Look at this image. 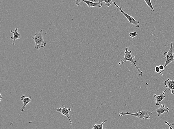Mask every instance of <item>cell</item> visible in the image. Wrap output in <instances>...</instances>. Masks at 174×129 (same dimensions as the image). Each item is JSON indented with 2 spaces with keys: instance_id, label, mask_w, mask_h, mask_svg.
I'll use <instances>...</instances> for the list:
<instances>
[{
  "instance_id": "obj_19",
  "label": "cell",
  "mask_w": 174,
  "mask_h": 129,
  "mask_svg": "<svg viewBox=\"0 0 174 129\" xmlns=\"http://www.w3.org/2000/svg\"><path fill=\"white\" fill-rule=\"evenodd\" d=\"M82 1H75V4L76 5H77V6L78 7H80V6L79 3L81 2H82Z\"/></svg>"
},
{
  "instance_id": "obj_16",
  "label": "cell",
  "mask_w": 174,
  "mask_h": 129,
  "mask_svg": "<svg viewBox=\"0 0 174 129\" xmlns=\"http://www.w3.org/2000/svg\"><path fill=\"white\" fill-rule=\"evenodd\" d=\"M137 36V32H130L129 34V36L133 39H134V38Z\"/></svg>"
},
{
  "instance_id": "obj_9",
  "label": "cell",
  "mask_w": 174,
  "mask_h": 129,
  "mask_svg": "<svg viewBox=\"0 0 174 129\" xmlns=\"http://www.w3.org/2000/svg\"><path fill=\"white\" fill-rule=\"evenodd\" d=\"M31 97H26L25 95H23L21 97V100L23 101V106L21 109V111H24L25 109L26 106L31 101Z\"/></svg>"
},
{
  "instance_id": "obj_6",
  "label": "cell",
  "mask_w": 174,
  "mask_h": 129,
  "mask_svg": "<svg viewBox=\"0 0 174 129\" xmlns=\"http://www.w3.org/2000/svg\"><path fill=\"white\" fill-rule=\"evenodd\" d=\"M62 108H59L57 109V111L59 112L62 115H64L67 117L70 121L71 125H72L70 118V113L71 112V109L70 108H65L64 104L62 105Z\"/></svg>"
},
{
  "instance_id": "obj_20",
  "label": "cell",
  "mask_w": 174,
  "mask_h": 129,
  "mask_svg": "<svg viewBox=\"0 0 174 129\" xmlns=\"http://www.w3.org/2000/svg\"><path fill=\"white\" fill-rule=\"evenodd\" d=\"M165 124H166L168 125L169 127V129H173L171 127V125L169 124V123L168 122L166 121H165Z\"/></svg>"
},
{
  "instance_id": "obj_21",
  "label": "cell",
  "mask_w": 174,
  "mask_h": 129,
  "mask_svg": "<svg viewBox=\"0 0 174 129\" xmlns=\"http://www.w3.org/2000/svg\"><path fill=\"white\" fill-rule=\"evenodd\" d=\"M0 96H1V97H0V99H1H1H2V95H1V94H0Z\"/></svg>"
},
{
  "instance_id": "obj_7",
  "label": "cell",
  "mask_w": 174,
  "mask_h": 129,
  "mask_svg": "<svg viewBox=\"0 0 174 129\" xmlns=\"http://www.w3.org/2000/svg\"><path fill=\"white\" fill-rule=\"evenodd\" d=\"M166 88H168V90L171 91V94L174 95V79H168L164 82Z\"/></svg>"
},
{
  "instance_id": "obj_12",
  "label": "cell",
  "mask_w": 174,
  "mask_h": 129,
  "mask_svg": "<svg viewBox=\"0 0 174 129\" xmlns=\"http://www.w3.org/2000/svg\"><path fill=\"white\" fill-rule=\"evenodd\" d=\"M169 109L168 108H165L164 104H162L160 107L158 108L156 110V112L158 117H160L162 114H164L165 112H169Z\"/></svg>"
},
{
  "instance_id": "obj_2",
  "label": "cell",
  "mask_w": 174,
  "mask_h": 129,
  "mask_svg": "<svg viewBox=\"0 0 174 129\" xmlns=\"http://www.w3.org/2000/svg\"><path fill=\"white\" fill-rule=\"evenodd\" d=\"M35 43V49L39 50L40 48L44 47L47 45L44 41L43 36V30H41L39 32H35V36L32 37Z\"/></svg>"
},
{
  "instance_id": "obj_15",
  "label": "cell",
  "mask_w": 174,
  "mask_h": 129,
  "mask_svg": "<svg viewBox=\"0 0 174 129\" xmlns=\"http://www.w3.org/2000/svg\"><path fill=\"white\" fill-rule=\"evenodd\" d=\"M102 2L105 3L106 5L108 7H109L110 5H112L114 1L112 0H105V1H102Z\"/></svg>"
},
{
  "instance_id": "obj_13",
  "label": "cell",
  "mask_w": 174,
  "mask_h": 129,
  "mask_svg": "<svg viewBox=\"0 0 174 129\" xmlns=\"http://www.w3.org/2000/svg\"><path fill=\"white\" fill-rule=\"evenodd\" d=\"M107 121L105 120L104 122H101V124H96L92 126L93 128L92 129H104L103 128V125Z\"/></svg>"
},
{
  "instance_id": "obj_8",
  "label": "cell",
  "mask_w": 174,
  "mask_h": 129,
  "mask_svg": "<svg viewBox=\"0 0 174 129\" xmlns=\"http://www.w3.org/2000/svg\"><path fill=\"white\" fill-rule=\"evenodd\" d=\"M82 1L84 2L89 8L94 7H97L99 8H101L102 6L103 2L101 0H99V2L98 3H95L92 2L91 1H85V0H82Z\"/></svg>"
},
{
  "instance_id": "obj_14",
  "label": "cell",
  "mask_w": 174,
  "mask_h": 129,
  "mask_svg": "<svg viewBox=\"0 0 174 129\" xmlns=\"http://www.w3.org/2000/svg\"><path fill=\"white\" fill-rule=\"evenodd\" d=\"M145 2L147 5V6L150 8V9H151V10L150 11H153L154 12V8L153 7L152 5L151 1H150V0H145Z\"/></svg>"
},
{
  "instance_id": "obj_3",
  "label": "cell",
  "mask_w": 174,
  "mask_h": 129,
  "mask_svg": "<svg viewBox=\"0 0 174 129\" xmlns=\"http://www.w3.org/2000/svg\"><path fill=\"white\" fill-rule=\"evenodd\" d=\"M152 114V113L151 112L147 110H143L140 111L139 110L138 113H129V112L123 113V112H122L120 113L119 116H123L125 115H132L137 117L140 119L143 120L145 119H150V117L149 115Z\"/></svg>"
},
{
  "instance_id": "obj_10",
  "label": "cell",
  "mask_w": 174,
  "mask_h": 129,
  "mask_svg": "<svg viewBox=\"0 0 174 129\" xmlns=\"http://www.w3.org/2000/svg\"><path fill=\"white\" fill-rule=\"evenodd\" d=\"M166 91V90H165L163 91V93L159 96L156 95V94L154 95V97L155 98L156 105L157 106H159L161 102L163 101L165 98L164 94L165 93Z\"/></svg>"
},
{
  "instance_id": "obj_11",
  "label": "cell",
  "mask_w": 174,
  "mask_h": 129,
  "mask_svg": "<svg viewBox=\"0 0 174 129\" xmlns=\"http://www.w3.org/2000/svg\"><path fill=\"white\" fill-rule=\"evenodd\" d=\"M10 32L13 34V36H12L10 38L13 40L12 44V45H15L16 40L20 38V34L18 32V28H17L15 29L14 32L12 30L10 31Z\"/></svg>"
},
{
  "instance_id": "obj_17",
  "label": "cell",
  "mask_w": 174,
  "mask_h": 129,
  "mask_svg": "<svg viewBox=\"0 0 174 129\" xmlns=\"http://www.w3.org/2000/svg\"><path fill=\"white\" fill-rule=\"evenodd\" d=\"M160 69V72L159 74L160 75H162V72H163V71H164V66H163V65H160L159 66Z\"/></svg>"
},
{
  "instance_id": "obj_5",
  "label": "cell",
  "mask_w": 174,
  "mask_h": 129,
  "mask_svg": "<svg viewBox=\"0 0 174 129\" xmlns=\"http://www.w3.org/2000/svg\"><path fill=\"white\" fill-rule=\"evenodd\" d=\"M113 3L114 4L115 6H116V7L119 9V10H120V12L122 13L123 14V15L126 17L127 19L129 21V23H130L131 24H133V25L136 26V27L137 28H139V21L135 20V19L133 17L130 16V15H128V14H126V13L124 12L123 11V10L122 8L118 6L116 2H114Z\"/></svg>"
},
{
  "instance_id": "obj_22",
  "label": "cell",
  "mask_w": 174,
  "mask_h": 129,
  "mask_svg": "<svg viewBox=\"0 0 174 129\" xmlns=\"http://www.w3.org/2000/svg\"><path fill=\"white\" fill-rule=\"evenodd\" d=\"M171 126H174V124H171Z\"/></svg>"
},
{
  "instance_id": "obj_18",
  "label": "cell",
  "mask_w": 174,
  "mask_h": 129,
  "mask_svg": "<svg viewBox=\"0 0 174 129\" xmlns=\"http://www.w3.org/2000/svg\"><path fill=\"white\" fill-rule=\"evenodd\" d=\"M155 71L157 73H160V69L159 66H156L155 68Z\"/></svg>"
},
{
  "instance_id": "obj_1",
  "label": "cell",
  "mask_w": 174,
  "mask_h": 129,
  "mask_svg": "<svg viewBox=\"0 0 174 129\" xmlns=\"http://www.w3.org/2000/svg\"><path fill=\"white\" fill-rule=\"evenodd\" d=\"M129 49V48L126 47L125 48V55H124V58L123 59L121 60L120 62H119V65L121 64H123L125 62H126L127 61L130 62L131 63L133 64L135 66L136 68L137 69L138 71L139 72V73L138 74V75H140V76H142V72L140 69V68L139 67H137L136 64V60H134L133 58H134L135 57L134 55H132V51H129L128 50Z\"/></svg>"
},
{
  "instance_id": "obj_4",
  "label": "cell",
  "mask_w": 174,
  "mask_h": 129,
  "mask_svg": "<svg viewBox=\"0 0 174 129\" xmlns=\"http://www.w3.org/2000/svg\"><path fill=\"white\" fill-rule=\"evenodd\" d=\"M171 47L168 52H164V54L165 56L166 61L164 65V69H165L167 66L170 63L174 62V51H173V43H171Z\"/></svg>"
}]
</instances>
